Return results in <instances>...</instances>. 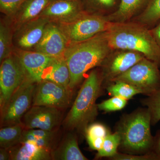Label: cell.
Instances as JSON below:
<instances>
[{
  "instance_id": "1",
  "label": "cell",
  "mask_w": 160,
  "mask_h": 160,
  "mask_svg": "<svg viewBox=\"0 0 160 160\" xmlns=\"http://www.w3.org/2000/svg\"><path fill=\"white\" fill-rule=\"evenodd\" d=\"M112 50L106 31L86 41L69 44L64 56L70 72L69 89L72 91L78 86L90 69L100 67Z\"/></svg>"
},
{
  "instance_id": "2",
  "label": "cell",
  "mask_w": 160,
  "mask_h": 160,
  "mask_svg": "<svg viewBox=\"0 0 160 160\" xmlns=\"http://www.w3.org/2000/svg\"><path fill=\"white\" fill-rule=\"evenodd\" d=\"M103 80L100 69L90 72L81 86L63 124L66 129L85 134L86 128L98 115L96 101L101 94Z\"/></svg>"
},
{
  "instance_id": "3",
  "label": "cell",
  "mask_w": 160,
  "mask_h": 160,
  "mask_svg": "<svg viewBox=\"0 0 160 160\" xmlns=\"http://www.w3.org/2000/svg\"><path fill=\"white\" fill-rule=\"evenodd\" d=\"M151 125V116L146 107L123 116L115 130L120 137L118 149L121 152L134 155L151 152L154 137Z\"/></svg>"
},
{
  "instance_id": "4",
  "label": "cell",
  "mask_w": 160,
  "mask_h": 160,
  "mask_svg": "<svg viewBox=\"0 0 160 160\" xmlns=\"http://www.w3.org/2000/svg\"><path fill=\"white\" fill-rule=\"evenodd\" d=\"M106 32L112 49L138 52L160 66V49L148 27L132 21L112 23Z\"/></svg>"
},
{
  "instance_id": "5",
  "label": "cell",
  "mask_w": 160,
  "mask_h": 160,
  "mask_svg": "<svg viewBox=\"0 0 160 160\" xmlns=\"http://www.w3.org/2000/svg\"><path fill=\"white\" fill-rule=\"evenodd\" d=\"M160 67L158 63L145 57L112 82L128 83L149 96L160 90Z\"/></svg>"
},
{
  "instance_id": "6",
  "label": "cell",
  "mask_w": 160,
  "mask_h": 160,
  "mask_svg": "<svg viewBox=\"0 0 160 160\" xmlns=\"http://www.w3.org/2000/svg\"><path fill=\"white\" fill-rule=\"evenodd\" d=\"M111 24L106 16L86 12L72 22L58 25L69 45L86 41L98 33L107 31Z\"/></svg>"
},
{
  "instance_id": "7",
  "label": "cell",
  "mask_w": 160,
  "mask_h": 160,
  "mask_svg": "<svg viewBox=\"0 0 160 160\" xmlns=\"http://www.w3.org/2000/svg\"><path fill=\"white\" fill-rule=\"evenodd\" d=\"M37 84L27 78L16 90L1 112V126L22 124L23 116L32 106Z\"/></svg>"
},
{
  "instance_id": "8",
  "label": "cell",
  "mask_w": 160,
  "mask_h": 160,
  "mask_svg": "<svg viewBox=\"0 0 160 160\" xmlns=\"http://www.w3.org/2000/svg\"><path fill=\"white\" fill-rule=\"evenodd\" d=\"M27 78L26 71L19 59L14 52L1 63V112L4 109L12 95Z\"/></svg>"
},
{
  "instance_id": "9",
  "label": "cell",
  "mask_w": 160,
  "mask_h": 160,
  "mask_svg": "<svg viewBox=\"0 0 160 160\" xmlns=\"http://www.w3.org/2000/svg\"><path fill=\"white\" fill-rule=\"evenodd\" d=\"M145 57L144 55L138 52L113 49L99 67L104 87Z\"/></svg>"
},
{
  "instance_id": "10",
  "label": "cell",
  "mask_w": 160,
  "mask_h": 160,
  "mask_svg": "<svg viewBox=\"0 0 160 160\" xmlns=\"http://www.w3.org/2000/svg\"><path fill=\"white\" fill-rule=\"evenodd\" d=\"M72 90L48 81L38 83L35 89L32 106H49L64 109L71 103Z\"/></svg>"
},
{
  "instance_id": "11",
  "label": "cell",
  "mask_w": 160,
  "mask_h": 160,
  "mask_svg": "<svg viewBox=\"0 0 160 160\" xmlns=\"http://www.w3.org/2000/svg\"><path fill=\"white\" fill-rule=\"evenodd\" d=\"M61 118L60 109L49 106H32L24 115L22 122L24 129L55 131Z\"/></svg>"
},
{
  "instance_id": "12",
  "label": "cell",
  "mask_w": 160,
  "mask_h": 160,
  "mask_svg": "<svg viewBox=\"0 0 160 160\" xmlns=\"http://www.w3.org/2000/svg\"><path fill=\"white\" fill-rule=\"evenodd\" d=\"M86 12L82 0H51L40 16L62 24L72 22Z\"/></svg>"
},
{
  "instance_id": "13",
  "label": "cell",
  "mask_w": 160,
  "mask_h": 160,
  "mask_svg": "<svg viewBox=\"0 0 160 160\" xmlns=\"http://www.w3.org/2000/svg\"><path fill=\"white\" fill-rule=\"evenodd\" d=\"M68 46V41L58 24L49 22L42 37L32 50L52 57H58L64 55Z\"/></svg>"
},
{
  "instance_id": "14",
  "label": "cell",
  "mask_w": 160,
  "mask_h": 160,
  "mask_svg": "<svg viewBox=\"0 0 160 160\" xmlns=\"http://www.w3.org/2000/svg\"><path fill=\"white\" fill-rule=\"evenodd\" d=\"M49 20L39 16L24 24L14 31L15 47L26 50H32L42 37Z\"/></svg>"
},
{
  "instance_id": "15",
  "label": "cell",
  "mask_w": 160,
  "mask_h": 160,
  "mask_svg": "<svg viewBox=\"0 0 160 160\" xmlns=\"http://www.w3.org/2000/svg\"><path fill=\"white\" fill-rule=\"evenodd\" d=\"M13 52L21 61L27 78L37 83L41 82V76L44 69L55 58L38 52L23 50L16 47Z\"/></svg>"
},
{
  "instance_id": "16",
  "label": "cell",
  "mask_w": 160,
  "mask_h": 160,
  "mask_svg": "<svg viewBox=\"0 0 160 160\" xmlns=\"http://www.w3.org/2000/svg\"><path fill=\"white\" fill-rule=\"evenodd\" d=\"M51 0H26L12 16L6 17L13 31L40 16Z\"/></svg>"
},
{
  "instance_id": "17",
  "label": "cell",
  "mask_w": 160,
  "mask_h": 160,
  "mask_svg": "<svg viewBox=\"0 0 160 160\" xmlns=\"http://www.w3.org/2000/svg\"><path fill=\"white\" fill-rule=\"evenodd\" d=\"M149 2V0H120L118 9L106 16V18L111 23L129 22L146 9Z\"/></svg>"
},
{
  "instance_id": "18",
  "label": "cell",
  "mask_w": 160,
  "mask_h": 160,
  "mask_svg": "<svg viewBox=\"0 0 160 160\" xmlns=\"http://www.w3.org/2000/svg\"><path fill=\"white\" fill-rule=\"evenodd\" d=\"M48 81L69 88L70 72L64 55L55 57L44 69L41 81Z\"/></svg>"
},
{
  "instance_id": "19",
  "label": "cell",
  "mask_w": 160,
  "mask_h": 160,
  "mask_svg": "<svg viewBox=\"0 0 160 160\" xmlns=\"http://www.w3.org/2000/svg\"><path fill=\"white\" fill-rule=\"evenodd\" d=\"M9 149L11 160H52L51 151L28 141L20 143Z\"/></svg>"
},
{
  "instance_id": "20",
  "label": "cell",
  "mask_w": 160,
  "mask_h": 160,
  "mask_svg": "<svg viewBox=\"0 0 160 160\" xmlns=\"http://www.w3.org/2000/svg\"><path fill=\"white\" fill-rule=\"evenodd\" d=\"M52 160H87L79 148L77 137L73 133L66 135L60 145L51 151Z\"/></svg>"
},
{
  "instance_id": "21",
  "label": "cell",
  "mask_w": 160,
  "mask_h": 160,
  "mask_svg": "<svg viewBox=\"0 0 160 160\" xmlns=\"http://www.w3.org/2000/svg\"><path fill=\"white\" fill-rule=\"evenodd\" d=\"M55 138V131L41 129H24L21 142L27 141L32 142L40 147L51 151Z\"/></svg>"
},
{
  "instance_id": "22",
  "label": "cell",
  "mask_w": 160,
  "mask_h": 160,
  "mask_svg": "<svg viewBox=\"0 0 160 160\" xmlns=\"http://www.w3.org/2000/svg\"><path fill=\"white\" fill-rule=\"evenodd\" d=\"M14 31L7 20L0 23V62L11 55L15 46L13 43Z\"/></svg>"
},
{
  "instance_id": "23",
  "label": "cell",
  "mask_w": 160,
  "mask_h": 160,
  "mask_svg": "<svg viewBox=\"0 0 160 160\" xmlns=\"http://www.w3.org/2000/svg\"><path fill=\"white\" fill-rule=\"evenodd\" d=\"M130 21L151 29L160 21V0H149L146 9Z\"/></svg>"
},
{
  "instance_id": "24",
  "label": "cell",
  "mask_w": 160,
  "mask_h": 160,
  "mask_svg": "<svg viewBox=\"0 0 160 160\" xmlns=\"http://www.w3.org/2000/svg\"><path fill=\"white\" fill-rule=\"evenodd\" d=\"M105 125L100 123H92L86 128L85 136L89 147L92 150L98 151L106 137L110 133Z\"/></svg>"
},
{
  "instance_id": "25",
  "label": "cell",
  "mask_w": 160,
  "mask_h": 160,
  "mask_svg": "<svg viewBox=\"0 0 160 160\" xmlns=\"http://www.w3.org/2000/svg\"><path fill=\"white\" fill-rule=\"evenodd\" d=\"M24 130L22 124L3 127L0 130L1 148L10 149L19 144Z\"/></svg>"
},
{
  "instance_id": "26",
  "label": "cell",
  "mask_w": 160,
  "mask_h": 160,
  "mask_svg": "<svg viewBox=\"0 0 160 160\" xmlns=\"http://www.w3.org/2000/svg\"><path fill=\"white\" fill-rule=\"evenodd\" d=\"M84 9L89 13L107 16L114 12L120 0H82Z\"/></svg>"
},
{
  "instance_id": "27",
  "label": "cell",
  "mask_w": 160,
  "mask_h": 160,
  "mask_svg": "<svg viewBox=\"0 0 160 160\" xmlns=\"http://www.w3.org/2000/svg\"><path fill=\"white\" fill-rule=\"evenodd\" d=\"M109 95L128 100L137 94H142V92L135 86L128 83L115 81L106 86Z\"/></svg>"
},
{
  "instance_id": "28",
  "label": "cell",
  "mask_w": 160,
  "mask_h": 160,
  "mask_svg": "<svg viewBox=\"0 0 160 160\" xmlns=\"http://www.w3.org/2000/svg\"><path fill=\"white\" fill-rule=\"evenodd\" d=\"M120 144V137L116 132L109 133L105 138L101 149L98 151L96 158L112 157L118 152Z\"/></svg>"
},
{
  "instance_id": "29",
  "label": "cell",
  "mask_w": 160,
  "mask_h": 160,
  "mask_svg": "<svg viewBox=\"0 0 160 160\" xmlns=\"http://www.w3.org/2000/svg\"><path fill=\"white\" fill-rule=\"evenodd\" d=\"M142 103L150 112L151 125L157 124L160 121V90L142 100Z\"/></svg>"
},
{
  "instance_id": "30",
  "label": "cell",
  "mask_w": 160,
  "mask_h": 160,
  "mask_svg": "<svg viewBox=\"0 0 160 160\" xmlns=\"http://www.w3.org/2000/svg\"><path fill=\"white\" fill-rule=\"evenodd\" d=\"M127 102L128 100L117 97H112L111 98L98 104V108L99 110L105 112L118 111L126 106Z\"/></svg>"
},
{
  "instance_id": "31",
  "label": "cell",
  "mask_w": 160,
  "mask_h": 160,
  "mask_svg": "<svg viewBox=\"0 0 160 160\" xmlns=\"http://www.w3.org/2000/svg\"><path fill=\"white\" fill-rule=\"evenodd\" d=\"M26 0H0V11L6 17L12 16Z\"/></svg>"
},
{
  "instance_id": "32",
  "label": "cell",
  "mask_w": 160,
  "mask_h": 160,
  "mask_svg": "<svg viewBox=\"0 0 160 160\" xmlns=\"http://www.w3.org/2000/svg\"><path fill=\"white\" fill-rule=\"evenodd\" d=\"M109 159L112 160H158L157 158L153 153H146L145 154L134 155L119 152H118Z\"/></svg>"
},
{
  "instance_id": "33",
  "label": "cell",
  "mask_w": 160,
  "mask_h": 160,
  "mask_svg": "<svg viewBox=\"0 0 160 160\" xmlns=\"http://www.w3.org/2000/svg\"><path fill=\"white\" fill-rule=\"evenodd\" d=\"M151 152L156 157L158 160H160V129L153 138Z\"/></svg>"
},
{
  "instance_id": "34",
  "label": "cell",
  "mask_w": 160,
  "mask_h": 160,
  "mask_svg": "<svg viewBox=\"0 0 160 160\" xmlns=\"http://www.w3.org/2000/svg\"><path fill=\"white\" fill-rule=\"evenodd\" d=\"M150 30L160 49V21Z\"/></svg>"
},
{
  "instance_id": "35",
  "label": "cell",
  "mask_w": 160,
  "mask_h": 160,
  "mask_svg": "<svg viewBox=\"0 0 160 160\" xmlns=\"http://www.w3.org/2000/svg\"><path fill=\"white\" fill-rule=\"evenodd\" d=\"M0 160H11L9 149L1 148L0 149Z\"/></svg>"
}]
</instances>
